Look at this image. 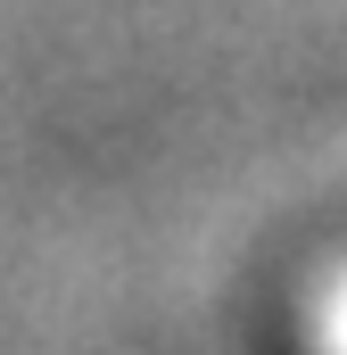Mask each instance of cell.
Instances as JSON below:
<instances>
[{
    "label": "cell",
    "instance_id": "6da1fadb",
    "mask_svg": "<svg viewBox=\"0 0 347 355\" xmlns=\"http://www.w3.org/2000/svg\"><path fill=\"white\" fill-rule=\"evenodd\" d=\"M306 339H314V355H347V265L314 281V306H306Z\"/></svg>",
    "mask_w": 347,
    "mask_h": 355
}]
</instances>
